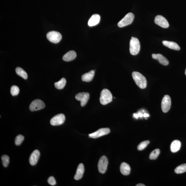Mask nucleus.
Instances as JSON below:
<instances>
[{"label": "nucleus", "instance_id": "7ed1b4c3", "mask_svg": "<svg viewBox=\"0 0 186 186\" xmlns=\"http://www.w3.org/2000/svg\"><path fill=\"white\" fill-rule=\"evenodd\" d=\"M112 100V95L107 89H103L101 91L100 101L102 105H106L111 102Z\"/></svg>", "mask_w": 186, "mask_h": 186}, {"label": "nucleus", "instance_id": "c756f323", "mask_svg": "<svg viewBox=\"0 0 186 186\" xmlns=\"http://www.w3.org/2000/svg\"><path fill=\"white\" fill-rule=\"evenodd\" d=\"M48 182L50 185H56V182L55 178L53 176H50L48 179Z\"/></svg>", "mask_w": 186, "mask_h": 186}, {"label": "nucleus", "instance_id": "f8f14e48", "mask_svg": "<svg viewBox=\"0 0 186 186\" xmlns=\"http://www.w3.org/2000/svg\"><path fill=\"white\" fill-rule=\"evenodd\" d=\"M155 22L157 25L163 28H168L169 25L166 18L160 15L155 17Z\"/></svg>", "mask_w": 186, "mask_h": 186}, {"label": "nucleus", "instance_id": "6ab92c4d", "mask_svg": "<svg viewBox=\"0 0 186 186\" xmlns=\"http://www.w3.org/2000/svg\"><path fill=\"white\" fill-rule=\"evenodd\" d=\"M181 147V143L179 141L175 140L172 142L170 146L171 151L175 153L179 151Z\"/></svg>", "mask_w": 186, "mask_h": 186}, {"label": "nucleus", "instance_id": "4468645a", "mask_svg": "<svg viewBox=\"0 0 186 186\" xmlns=\"http://www.w3.org/2000/svg\"><path fill=\"white\" fill-rule=\"evenodd\" d=\"M152 57L154 59L157 60L162 65H166L169 64L168 60L160 54H152Z\"/></svg>", "mask_w": 186, "mask_h": 186}, {"label": "nucleus", "instance_id": "39448f33", "mask_svg": "<svg viewBox=\"0 0 186 186\" xmlns=\"http://www.w3.org/2000/svg\"><path fill=\"white\" fill-rule=\"evenodd\" d=\"M46 36L48 40L55 44L59 42L62 39L61 33L56 31L49 32L47 33Z\"/></svg>", "mask_w": 186, "mask_h": 186}, {"label": "nucleus", "instance_id": "393cba45", "mask_svg": "<svg viewBox=\"0 0 186 186\" xmlns=\"http://www.w3.org/2000/svg\"><path fill=\"white\" fill-rule=\"evenodd\" d=\"M160 154V150L158 149H156L152 151L149 156L150 160L156 159Z\"/></svg>", "mask_w": 186, "mask_h": 186}, {"label": "nucleus", "instance_id": "473e14b6", "mask_svg": "<svg viewBox=\"0 0 186 186\" xmlns=\"http://www.w3.org/2000/svg\"><path fill=\"white\" fill-rule=\"evenodd\" d=\"M138 115L139 117H142L143 116V114L139 112H138Z\"/></svg>", "mask_w": 186, "mask_h": 186}, {"label": "nucleus", "instance_id": "dca6fc26", "mask_svg": "<svg viewBox=\"0 0 186 186\" xmlns=\"http://www.w3.org/2000/svg\"><path fill=\"white\" fill-rule=\"evenodd\" d=\"M100 20V17L97 14H94L92 16L88 22V25L90 27L95 26L99 23Z\"/></svg>", "mask_w": 186, "mask_h": 186}, {"label": "nucleus", "instance_id": "c85d7f7f", "mask_svg": "<svg viewBox=\"0 0 186 186\" xmlns=\"http://www.w3.org/2000/svg\"><path fill=\"white\" fill-rule=\"evenodd\" d=\"M20 92L19 88L16 86H13L11 88L10 93L13 96H16Z\"/></svg>", "mask_w": 186, "mask_h": 186}, {"label": "nucleus", "instance_id": "2eb2a0df", "mask_svg": "<svg viewBox=\"0 0 186 186\" xmlns=\"http://www.w3.org/2000/svg\"><path fill=\"white\" fill-rule=\"evenodd\" d=\"M84 171V164L82 163H80L77 169L76 174L74 176V179L75 180H78L82 178L83 176Z\"/></svg>", "mask_w": 186, "mask_h": 186}, {"label": "nucleus", "instance_id": "6e6552de", "mask_svg": "<svg viewBox=\"0 0 186 186\" xmlns=\"http://www.w3.org/2000/svg\"><path fill=\"white\" fill-rule=\"evenodd\" d=\"M171 101L170 97L169 95H165L163 98L161 102V108L164 113L169 111L171 108Z\"/></svg>", "mask_w": 186, "mask_h": 186}, {"label": "nucleus", "instance_id": "9d476101", "mask_svg": "<svg viewBox=\"0 0 186 186\" xmlns=\"http://www.w3.org/2000/svg\"><path fill=\"white\" fill-rule=\"evenodd\" d=\"M65 120V116L63 114H59L52 118L50 120V123L52 125H59L64 123Z\"/></svg>", "mask_w": 186, "mask_h": 186}, {"label": "nucleus", "instance_id": "412c9836", "mask_svg": "<svg viewBox=\"0 0 186 186\" xmlns=\"http://www.w3.org/2000/svg\"><path fill=\"white\" fill-rule=\"evenodd\" d=\"M95 75V71L92 70L89 72L84 74L82 77V80L83 82H89L93 79Z\"/></svg>", "mask_w": 186, "mask_h": 186}, {"label": "nucleus", "instance_id": "a878e982", "mask_svg": "<svg viewBox=\"0 0 186 186\" xmlns=\"http://www.w3.org/2000/svg\"><path fill=\"white\" fill-rule=\"evenodd\" d=\"M2 162L3 166L6 168L8 166L9 163V157L7 155H3L1 157Z\"/></svg>", "mask_w": 186, "mask_h": 186}, {"label": "nucleus", "instance_id": "a211bd4d", "mask_svg": "<svg viewBox=\"0 0 186 186\" xmlns=\"http://www.w3.org/2000/svg\"><path fill=\"white\" fill-rule=\"evenodd\" d=\"M76 56V52L74 51L71 50L65 54L63 56V59L65 61H70L74 60Z\"/></svg>", "mask_w": 186, "mask_h": 186}, {"label": "nucleus", "instance_id": "7c9ffc66", "mask_svg": "<svg viewBox=\"0 0 186 186\" xmlns=\"http://www.w3.org/2000/svg\"><path fill=\"white\" fill-rule=\"evenodd\" d=\"M133 116L134 118H136V119H138V118L139 117V116L138 113L137 114H133Z\"/></svg>", "mask_w": 186, "mask_h": 186}, {"label": "nucleus", "instance_id": "f03ea898", "mask_svg": "<svg viewBox=\"0 0 186 186\" xmlns=\"http://www.w3.org/2000/svg\"><path fill=\"white\" fill-rule=\"evenodd\" d=\"M140 49L139 41L136 38H131L130 43V52L132 55H136L139 53Z\"/></svg>", "mask_w": 186, "mask_h": 186}, {"label": "nucleus", "instance_id": "f257e3e1", "mask_svg": "<svg viewBox=\"0 0 186 186\" xmlns=\"http://www.w3.org/2000/svg\"><path fill=\"white\" fill-rule=\"evenodd\" d=\"M133 80L137 85L141 89H145L147 86V81L145 77L139 72L134 71L132 73Z\"/></svg>", "mask_w": 186, "mask_h": 186}, {"label": "nucleus", "instance_id": "f704fd0d", "mask_svg": "<svg viewBox=\"0 0 186 186\" xmlns=\"http://www.w3.org/2000/svg\"><path fill=\"white\" fill-rule=\"evenodd\" d=\"M185 75H186V69L185 71Z\"/></svg>", "mask_w": 186, "mask_h": 186}, {"label": "nucleus", "instance_id": "ddd939ff", "mask_svg": "<svg viewBox=\"0 0 186 186\" xmlns=\"http://www.w3.org/2000/svg\"><path fill=\"white\" fill-rule=\"evenodd\" d=\"M40 156V153L39 150H36L34 151L30 155L29 159L30 164L33 166L36 164Z\"/></svg>", "mask_w": 186, "mask_h": 186}, {"label": "nucleus", "instance_id": "5701e85b", "mask_svg": "<svg viewBox=\"0 0 186 186\" xmlns=\"http://www.w3.org/2000/svg\"><path fill=\"white\" fill-rule=\"evenodd\" d=\"M66 80L65 78H62L59 82L54 83V86L56 89H61L65 87L66 84Z\"/></svg>", "mask_w": 186, "mask_h": 186}, {"label": "nucleus", "instance_id": "b1692460", "mask_svg": "<svg viewBox=\"0 0 186 186\" xmlns=\"http://www.w3.org/2000/svg\"><path fill=\"white\" fill-rule=\"evenodd\" d=\"M175 172L176 174H182L186 172V163L179 165L176 168Z\"/></svg>", "mask_w": 186, "mask_h": 186}, {"label": "nucleus", "instance_id": "9b49d317", "mask_svg": "<svg viewBox=\"0 0 186 186\" xmlns=\"http://www.w3.org/2000/svg\"><path fill=\"white\" fill-rule=\"evenodd\" d=\"M110 132V129L109 128H103L99 129L96 132L89 135L90 138H97L101 136L108 134Z\"/></svg>", "mask_w": 186, "mask_h": 186}, {"label": "nucleus", "instance_id": "72a5a7b5", "mask_svg": "<svg viewBox=\"0 0 186 186\" xmlns=\"http://www.w3.org/2000/svg\"><path fill=\"white\" fill-rule=\"evenodd\" d=\"M136 186H145L146 185H144L143 184H138V185H137Z\"/></svg>", "mask_w": 186, "mask_h": 186}, {"label": "nucleus", "instance_id": "f3484780", "mask_svg": "<svg viewBox=\"0 0 186 186\" xmlns=\"http://www.w3.org/2000/svg\"><path fill=\"white\" fill-rule=\"evenodd\" d=\"M120 172L124 176L128 175L130 173L131 168L130 165L125 162L122 163L120 166Z\"/></svg>", "mask_w": 186, "mask_h": 186}, {"label": "nucleus", "instance_id": "0eeeda50", "mask_svg": "<svg viewBox=\"0 0 186 186\" xmlns=\"http://www.w3.org/2000/svg\"><path fill=\"white\" fill-rule=\"evenodd\" d=\"M108 161L107 158L103 156L100 159L98 164V169L100 173L104 174L107 168Z\"/></svg>", "mask_w": 186, "mask_h": 186}, {"label": "nucleus", "instance_id": "2f4dec72", "mask_svg": "<svg viewBox=\"0 0 186 186\" xmlns=\"http://www.w3.org/2000/svg\"><path fill=\"white\" fill-rule=\"evenodd\" d=\"M143 116H144V117H149V114H147L144 113L143 114Z\"/></svg>", "mask_w": 186, "mask_h": 186}, {"label": "nucleus", "instance_id": "cd10ccee", "mask_svg": "<svg viewBox=\"0 0 186 186\" xmlns=\"http://www.w3.org/2000/svg\"><path fill=\"white\" fill-rule=\"evenodd\" d=\"M24 139V137L22 135H18L15 139V144L17 146H20L22 144Z\"/></svg>", "mask_w": 186, "mask_h": 186}, {"label": "nucleus", "instance_id": "20e7f679", "mask_svg": "<svg viewBox=\"0 0 186 186\" xmlns=\"http://www.w3.org/2000/svg\"><path fill=\"white\" fill-rule=\"evenodd\" d=\"M134 15L132 13H128L118 22V26L120 27H123L130 25L134 20Z\"/></svg>", "mask_w": 186, "mask_h": 186}, {"label": "nucleus", "instance_id": "bb28decb", "mask_svg": "<svg viewBox=\"0 0 186 186\" xmlns=\"http://www.w3.org/2000/svg\"><path fill=\"white\" fill-rule=\"evenodd\" d=\"M150 143V141H149L146 140L143 141L139 144V145L137 147V149L139 151H141V150H144L145 148L146 147L148 144Z\"/></svg>", "mask_w": 186, "mask_h": 186}, {"label": "nucleus", "instance_id": "aec40b11", "mask_svg": "<svg viewBox=\"0 0 186 186\" xmlns=\"http://www.w3.org/2000/svg\"><path fill=\"white\" fill-rule=\"evenodd\" d=\"M162 43L164 45L171 49L176 50H179L180 49V47L177 43L176 42H172V41H163Z\"/></svg>", "mask_w": 186, "mask_h": 186}, {"label": "nucleus", "instance_id": "1a4fd4ad", "mask_svg": "<svg viewBox=\"0 0 186 186\" xmlns=\"http://www.w3.org/2000/svg\"><path fill=\"white\" fill-rule=\"evenodd\" d=\"M89 94L88 93H79L75 96L77 100L80 101L81 106L84 107L87 104L89 99Z\"/></svg>", "mask_w": 186, "mask_h": 186}, {"label": "nucleus", "instance_id": "4be33fe9", "mask_svg": "<svg viewBox=\"0 0 186 186\" xmlns=\"http://www.w3.org/2000/svg\"><path fill=\"white\" fill-rule=\"evenodd\" d=\"M15 71L16 74L18 76L22 77L24 79H27L28 78V75L27 73L21 68L19 67L16 68Z\"/></svg>", "mask_w": 186, "mask_h": 186}, {"label": "nucleus", "instance_id": "423d86ee", "mask_svg": "<svg viewBox=\"0 0 186 186\" xmlns=\"http://www.w3.org/2000/svg\"><path fill=\"white\" fill-rule=\"evenodd\" d=\"M45 105L42 100L40 99H36L31 102L29 106V109L31 111H36L44 109Z\"/></svg>", "mask_w": 186, "mask_h": 186}]
</instances>
